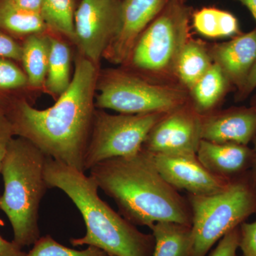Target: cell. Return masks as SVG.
<instances>
[{
	"instance_id": "obj_1",
	"label": "cell",
	"mask_w": 256,
	"mask_h": 256,
	"mask_svg": "<svg viewBox=\"0 0 256 256\" xmlns=\"http://www.w3.org/2000/svg\"><path fill=\"white\" fill-rule=\"evenodd\" d=\"M98 74V66L80 54L70 86L52 107L38 110L24 98L8 97L4 114L15 137L26 140L48 158L84 172Z\"/></svg>"
},
{
	"instance_id": "obj_2",
	"label": "cell",
	"mask_w": 256,
	"mask_h": 256,
	"mask_svg": "<svg viewBox=\"0 0 256 256\" xmlns=\"http://www.w3.org/2000/svg\"><path fill=\"white\" fill-rule=\"evenodd\" d=\"M90 175L133 225L150 228L160 222L192 225L188 201L165 181L144 150L134 156L101 162L90 170Z\"/></svg>"
},
{
	"instance_id": "obj_3",
	"label": "cell",
	"mask_w": 256,
	"mask_h": 256,
	"mask_svg": "<svg viewBox=\"0 0 256 256\" xmlns=\"http://www.w3.org/2000/svg\"><path fill=\"white\" fill-rule=\"evenodd\" d=\"M44 176L48 188L64 192L85 223V236L70 238L72 246L98 248L112 256H152V235L140 232L102 201L98 186L90 175L48 156Z\"/></svg>"
},
{
	"instance_id": "obj_4",
	"label": "cell",
	"mask_w": 256,
	"mask_h": 256,
	"mask_svg": "<svg viewBox=\"0 0 256 256\" xmlns=\"http://www.w3.org/2000/svg\"><path fill=\"white\" fill-rule=\"evenodd\" d=\"M48 156L22 138L10 143L0 174L4 192L0 210L8 217L13 242L22 248L33 246L40 238L38 214L47 186L44 170Z\"/></svg>"
},
{
	"instance_id": "obj_5",
	"label": "cell",
	"mask_w": 256,
	"mask_h": 256,
	"mask_svg": "<svg viewBox=\"0 0 256 256\" xmlns=\"http://www.w3.org/2000/svg\"><path fill=\"white\" fill-rule=\"evenodd\" d=\"M192 12L185 2L170 0L138 37L124 65L151 82L178 84L176 66L190 38Z\"/></svg>"
},
{
	"instance_id": "obj_6",
	"label": "cell",
	"mask_w": 256,
	"mask_h": 256,
	"mask_svg": "<svg viewBox=\"0 0 256 256\" xmlns=\"http://www.w3.org/2000/svg\"><path fill=\"white\" fill-rule=\"evenodd\" d=\"M192 210L190 256H205L226 234L256 213V188L250 173L234 178L223 192L208 196L188 194Z\"/></svg>"
},
{
	"instance_id": "obj_7",
	"label": "cell",
	"mask_w": 256,
	"mask_h": 256,
	"mask_svg": "<svg viewBox=\"0 0 256 256\" xmlns=\"http://www.w3.org/2000/svg\"><path fill=\"white\" fill-rule=\"evenodd\" d=\"M96 106L124 114L169 112L190 102L178 84L151 82L124 69L106 70L98 80Z\"/></svg>"
},
{
	"instance_id": "obj_8",
	"label": "cell",
	"mask_w": 256,
	"mask_h": 256,
	"mask_svg": "<svg viewBox=\"0 0 256 256\" xmlns=\"http://www.w3.org/2000/svg\"><path fill=\"white\" fill-rule=\"evenodd\" d=\"M168 112L112 114L96 111L84 160V171L105 160L136 156L148 134Z\"/></svg>"
},
{
	"instance_id": "obj_9",
	"label": "cell",
	"mask_w": 256,
	"mask_h": 256,
	"mask_svg": "<svg viewBox=\"0 0 256 256\" xmlns=\"http://www.w3.org/2000/svg\"><path fill=\"white\" fill-rule=\"evenodd\" d=\"M121 16L122 0H80L74 18L80 54L98 66L118 32Z\"/></svg>"
},
{
	"instance_id": "obj_10",
	"label": "cell",
	"mask_w": 256,
	"mask_h": 256,
	"mask_svg": "<svg viewBox=\"0 0 256 256\" xmlns=\"http://www.w3.org/2000/svg\"><path fill=\"white\" fill-rule=\"evenodd\" d=\"M202 114L191 102L168 112L148 134L142 150L150 154L196 156L201 142Z\"/></svg>"
},
{
	"instance_id": "obj_11",
	"label": "cell",
	"mask_w": 256,
	"mask_h": 256,
	"mask_svg": "<svg viewBox=\"0 0 256 256\" xmlns=\"http://www.w3.org/2000/svg\"><path fill=\"white\" fill-rule=\"evenodd\" d=\"M150 154L158 172L165 181L175 190H185L188 194H216L225 190L234 180L210 172L200 162L196 154Z\"/></svg>"
},
{
	"instance_id": "obj_12",
	"label": "cell",
	"mask_w": 256,
	"mask_h": 256,
	"mask_svg": "<svg viewBox=\"0 0 256 256\" xmlns=\"http://www.w3.org/2000/svg\"><path fill=\"white\" fill-rule=\"evenodd\" d=\"M170 0H122L120 26L104 56L114 64H126L138 37Z\"/></svg>"
},
{
	"instance_id": "obj_13",
	"label": "cell",
	"mask_w": 256,
	"mask_h": 256,
	"mask_svg": "<svg viewBox=\"0 0 256 256\" xmlns=\"http://www.w3.org/2000/svg\"><path fill=\"white\" fill-rule=\"evenodd\" d=\"M256 136V109L234 107L202 116V138L216 143L248 146Z\"/></svg>"
},
{
	"instance_id": "obj_14",
	"label": "cell",
	"mask_w": 256,
	"mask_h": 256,
	"mask_svg": "<svg viewBox=\"0 0 256 256\" xmlns=\"http://www.w3.org/2000/svg\"><path fill=\"white\" fill-rule=\"evenodd\" d=\"M210 50L214 63L238 92L256 62V28L228 42L216 44L210 47Z\"/></svg>"
},
{
	"instance_id": "obj_15",
	"label": "cell",
	"mask_w": 256,
	"mask_h": 256,
	"mask_svg": "<svg viewBox=\"0 0 256 256\" xmlns=\"http://www.w3.org/2000/svg\"><path fill=\"white\" fill-rule=\"evenodd\" d=\"M196 156L210 172L232 180L247 174L248 170L252 168L254 151L245 144L202 140Z\"/></svg>"
},
{
	"instance_id": "obj_16",
	"label": "cell",
	"mask_w": 256,
	"mask_h": 256,
	"mask_svg": "<svg viewBox=\"0 0 256 256\" xmlns=\"http://www.w3.org/2000/svg\"><path fill=\"white\" fill-rule=\"evenodd\" d=\"M232 86L220 67L214 63L188 90L190 102L198 114H210L214 111Z\"/></svg>"
},
{
	"instance_id": "obj_17",
	"label": "cell",
	"mask_w": 256,
	"mask_h": 256,
	"mask_svg": "<svg viewBox=\"0 0 256 256\" xmlns=\"http://www.w3.org/2000/svg\"><path fill=\"white\" fill-rule=\"evenodd\" d=\"M34 34L24 38L21 62L28 78V87H44L50 48V35Z\"/></svg>"
},
{
	"instance_id": "obj_18",
	"label": "cell",
	"mask_w": 256,
	"mask_h": 256,
	"mask_svg": "<svg viewBox=\"0 0 256 256\" xmlns=\"http://www.w3.org/2000/svg\"><path fill=\"white\" fill-rule=\"evenodd\" d=\"M154 240L152 256H190L192 248V225L160 222L150 228Z\"/></svg>"
},
{
	"instance_id": "obj_19",
	"label": "cell",
	"mask_w": 256,
	"mask_h": 256,
	"mask_svg": "<svg viewBox=\"0 0 256 256\" xmlns=\"http://www.w3.org/2000/svg\"><path fill=\"white\" fill-rule=\"evenodd\" d=\"M0 30L14 38H25L50 30L40 13L24 9L12 0H0Z\"/></svg>"
},
{
	"instance_id": "obj_20",
	"label": "cell",
	"mask_w": 256,
	"mask_h": 256,
	"mask_svg": "<svg viewBox=\"0 0 256 256\" xmlns=\"http://www.w3.org/2000/svg\"><path fill=\"white\" fill-rule=\"evenodd\" d=\"M213 64L210 48L190 37L184 47L176 66L178 84L188 92Z\"/></svg>"
},
{
	"instance_id": "obj_21",
	"label": "cell",
	"mask_w": 256,
	"mask_h": 256,
	"mask_svg": "<svg viewBox=\"0 0 256 256\" xmlns=\"http://www.w3.org/2000/svg\"><path fill=\"white\" fill-rule=\"evenodd\" d=\"M70 78V50L68 44L56 36H50L48 72L44 87L57 98L67 90Z\"/></svg>"
},
{
	"instance_id": "obj_22",
	"label": "cell",
	"mask_w": 256,
	"mask_h": 256,
	"mask_svg": "<svg viewBox=\"0 0 256 256\" xmlns=\"http://www.w3.org/2000/svg\"><path fill=\"white\" fill-rule=\"evenodd\" d=\"M75 0H42L41 15L50 31L74 43Z\"/></svg>"
},
{
	"instance_id": "obj_23",
	"label": "cell",
	"mask_w": 256,
	"mask_h": 256,
	"mask_svg": "<svg viewBox=\"0 0 256 256\" xmlns=\"http://www.w3.org/2000/svg\"><path fill=\"white\" fill-rule=\"evenodd\" d=\"M24 256H108L104 250L94 246L76 250L57 242L52 236L40 237Z\"/></svg>"
},
{
	"instance_id": "obj_24",
	"label": "cell",
	"mask_w": 256,
	"mask_h": 256,
	"mask_svg": "<svg viewBox=\"0 0 256 256\" xmlns=\"http://www.w3.org/2000/svg\"><path fill=\"white\" fill-rule=\"evenodd\" d=\"M220 9L215 6H204L192 12L194 28L206 38H220Z\"/></svg>"
},
{
	"instance_id": "obj_25",
	"label": "cell",
	"mask_w": 256,
	"mask_h": 256,
	"mask_svg": "<svg viewBox=\"0 0 256 256\" xmlns=\"http://www.w3.org/2000/svg\"><path fill=\"white\" fill-rule=\"evenodd\" d=\"M28 87L24 70L14 60L0 57V92L20 90Z\"/></svg>"
},
{
	"instance_id": "obj_26",
	"label": "cell",
	"mask_w": 256,
	"mask_h": 256,
	"mask_svg": "<svg viewBox=\"0 0 256 256\" xmlns=\"http://www.w3.org/2000/svg\"><path fill=\"white\" fill-rule=\"evenodd\" d=\"M240 244V226L230 230L220 239L208 256H236Z\"/></svg>"
},
{
	"instance_id": "obj_27",
	"label": "cell",
	"mask_w": 256,
	"mask_h": 256,
	"mask_svg": "<svg viewBox=\"0 0 256 256\" xmlns=\"http://www.w3.org/2000/svg\"><path fill=\"white\" fill-rule=\"evenodd\" d=\"M22 44L14 36L0 30V57L21 62Z\"/></svg>"
},
{
	"instance_id": "obj_28",
	"label": "cell",
	"mask_w": 256,
	"mask_h": 256,
	"mask_svg": "<svg viewBox=\"0 0 256 256\" xmlns=\"http://www.w3.org/2000/svg\"><path fill=\"white\" fill-rule=\"evenodd\" d=\"M244 256H256V220L240 225V244Z\"/></svg>"
},
{
	"instance_id": "obj_29",
	"label": "cell",
	"mask_w": 256,
	"mask_h": 256,
	"mask_svg": "<svg viewBox=\"0 0 256 256\" xmlns=\"http://www.w3.org/2000/svg\"><path fill=\"white\" fill-rule=\"evenodd\" d=\"M15 137L12 126L4 112H0V173L8 148Z\"/></svg>"
},
{
	"instance_id": "obj_30",
	"label": "cell",
	"mask_w": 256,
	"mask_h": 256,
	"mask_svg": "<svg viewBox=\"0 0 256 256\" xmlns=\"http://www.w3.org/2000/svg\"><path fill=\"white\" fill-rule=\"evenodd\" d=\"M242 33L236 16L230 12L220 10V38H233Z\"/></svg>"
},
{
	"instance_id": "obj_31",
	"label": "cell",
	"mask_w": 256,
	"mask_h": 256,
	"mask_svg": "<svg viewBox=\"0 0 256 256\" xmlns=\"http://www.w3.org/2000/svg\"><path fill=\"white\" fill-rule=\"evenodd\" d=\"M256 88V62L248 76L244 86L237 92L236 99L238 100H244Z\"/></svg>"
},
{
	"instance_id": "obj_32",
	"label": "cell",
	"mask_w": 256,
	"mask_h": 256,
	"mask_svg": "<svg viewBox=\"0 0 256 256\" xmlns=\"http://www.w3.org/2000/svg\"><path fill=\"white\" fill-rule=\"evenodd\" d=\"M0 220V225H2ZM26 252L14 242H9L0 235V256H24Z\"/></svg>"
},
{
	"instance_id": "obj_33",
	"label": "cell",
	"mask_w": 256,
	"mask_h": 256,
	"mask_svg": "<svg viewBox=\"0 0 256 256\" xmlns=\"http://www.w3.org/2000/svg\"><path fill=\"white\" fill-rule=\"evenodd\" d=\"M15 4L24 9L41 14L42 0H12Z\"/></svg>"
},
{
	"instance_id": "obj_34",
	"label": "cell",
	"mask_w": 256,
	"mask_h": 256,
	"mask_svg": "<svg viewBox=\"0 0 256 256\" xmlns=\"http://www.w3.org/2000/svg\"><path fill=\"white\" fill-rule=\"evenodd\" d=\"M250 106H252V107L255 108L256 109V95L252 98V104H250ZM254 165H252V171L250 172V174H252V182H254V186L256 188V136L254 140Z\"/></svg>"
},
{
	"instance_id": "obj_35",
	"label": "cell",
	"mask_w": 256,
	"mask_h": 256,
	"mask_svg": "<svg viewBox=\"0 0 256 256\" xmlns=\"http://www.w3.org/2000/svg\"><path fill=\"white\" fill-rule=\"evenodd\" d=\"M236 1L242 3L248 10L256 23V0H236Z\"/></svg>"
},
{
	"instance_id": "obj_36",
	"label": "cell",
	"mask_w": 256,
	"mask_h": 256,
	"mask_svg": "<svg viewBox=\"0 0 256 256\" xmlns=\"http://www.w3.org/2000/svg\"><path fill=\"white\" fill-rule=\"evenodd\" d=\"M8 97L3 95L2 92H0V112H4L6 108Z\"/></svg>"
},
{
	"instance_id": "obj_37",
	"label": "cell",
	"mask_w": 256,
	"mask_h": 256,
	"mask_svg": "<svg viewBox=\"0 0 256 256\" xmlns=\"http://www.w3.org/2000/svg\"><path fill=\"white\" fill-rule=\"evenodd\" d=\"M182 1L186 2V0H182Z\"/></svg>"
},
{
	"instance_id": "obj_38",
	"label": "cell",
	"mask_w": 256,
	"mask_h": 256,
	"mask_svg": "<svg viewBox=\"0 0 256 256\" xmlns=\"http://www.w3.org/2000/svg\"></svg>"
}]
</instances>
